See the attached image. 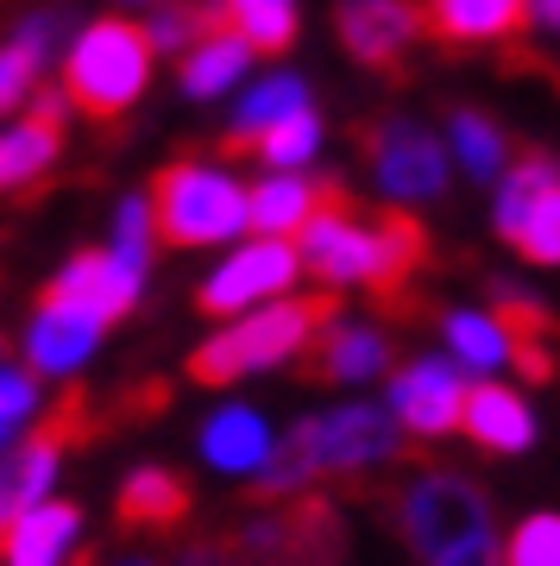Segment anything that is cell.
Instances as JSON below:
<instances>
[{"instance_id":"obj_1","label":"cell","mask_w":560,"mask_h":566,"mask_svg":"<svg viewBox=\"0 0 560 566\" xmlns=\"http://www.w3.org/2000/svg\"><path fill=\"white\" fill-rule=\"evenodd\" d=\"M290 252H297L302 277L321 283V296H334V290H372V296L391 303L403 283L422 271V259H428V233L403 208L360 214L346 196H334L290 240Z\"/></svg>"},{"instance_id":"obj_2","label":"cell","mask_w":560,"mask_h":566,"mask_svg":"<svg viewBox=\"0 0 560 566\" xmlns=\"http://www.w3.org/2000/svg\"><path fill=\"white\" fill-rule=\"evenodd\" d=\"M51 70H58V88L70 102V114L126 120L152 95L158 57H152V44H145L133 13H89V20L70 25V39H63Z\"/></svg>"},{"instance_id":"obj_3","label":"cell","mask_w":560,"mask_h":566,"mask_svg":"<svg viewBox=\"0 0 560 566\" xmlns=\"http://www.w3.org/2000/svg\"><path fill=\"white\" fill-rule=\"evenodd\" d=\"M384 460H403L397 422L372 403H341V409H328V416H309L283 447H271V460L252 479V497H290L309 479L365 472V465H384Z\"/></svg>"},{"instance_id":"obj_4","label":"cell","mask_w":560,"mask_h":566,"mask_svg":"<svg viewBox=\"0 0 560 566\" xmlns=\"http://www.w3.org/2000/svg\"><path fill=\"white\" fill-rule=\"evenodd\" d=\"M334 322V296H278V303L252 308V315H234V322L208 334V340L189 353V378L196 385H240L252 371H271L283 359H302L309 340Z\"/></svg>"},{"instance_id":"obj_5","label":"cell","mask_w":560,"mask_h":566,"mask_svg":"<svg viewBox=\"0 0 560 566\" xmlns=\"http://www.w3.org/2000/svg\"><path fill=\"white\" fill-rule=\"evenodd\" d=\"M152 240L201 252V245H240L246 233V177L227 158H177L164 164L152 189Z\"/></svg>"},{"instance_id":"obj_6","label":"cell","mask_w":560,"mask_h":566,"mask_svg":"<svg viewBox=\"0 0 560 566\" xmlns=\"http://www.w3.org/2000/svg\"><path fill=\"white\" fill-rule=\"evenodd\" d=\"M360 151H365V177L372 189L384 196V208H422L447 196V182H454V164H447V145L428 120L416 114H384L360 133Z\"/></svg>"},{"instance_id":"obj_7","label":"cell","mask_w":560,"mask_h":566,"mask_svg":"<svg viewBox=\"0 0 560 566\" xmlns=\"http://www.w3.org/2000/svg\"><path fill=\"white\" fill-rule=\"evenodd\" d=\"M491 227L529 264H560V164L554 151H517L491 182Z\"/></svg>"},{"instance_id":"obj_8","label":"cell","mask_w":560,"mask_h":566,"mask_svg":"<svg viewBox=\"0 0 560 566\" xmlns=\"http://www.w3.org/2000/svg\"><path fill=\"white\" fill-rule=\"evenodd\" d=\"M297 283H302V264L290 252V240H240L201 277L196 308L215 315V322H234V315H252V308L278 303V296H297Z\"/></svg>"},{"instance_id":"obj_9","label":"cell","mask_w":560,"mask_h":566,"mask_svg":"<svg viewBox=\"0 0 560 566\" xmlns=\"http://www.w3.org/2000/svg\"><path fill=\"white\" fill-rule=\"evenodd\" d=\"M234 554H240V566H334L346 554V528L334 516V504L297 497V504L271 510L259 523H246Z\"/></svg>"},{"instance_id":"obj_10","label":"cell","mask_w":560,"mask_h":566,"mask_svg":"<svg viewBox=\"0 0 560 566\" xmlns=\"http://www.w3.org/2000/svg\"><path fill=\"white\" fill-rule=\"evenodd\" d=\"M485 523H491V510H485L479 485H466L454 472H428L409 497H403V542L440 560V554H454V547L479 542Z\"/></svg>"},{"instance_id":"obj_11","label":"cell","mask_w":560,"mask_h":566,"mask_svg":"<svg viewBox=\"0 0 560 566\" xmlns=\"http://www.w3.org/2000/svg\"><path fill=\"white\" fill-rule=\"evenodd\" d=\"M145 290V271L139 264H126L121 252H107V245H89L76 259H63V271L44 283V296L63 308H82V315H95L101 327H114L121 315H133Z\"/></svg>"},{"instance_id":"obj_12","label":"cell","mask_w":560,"mask_h":566,"mask_svg":"<svg viewBox=\"0 0 560 566\" xmlns=\"http://www.w3.org/2000/svg\"><path fill=\"white\" fill-rule=\"evenodd\" d=\"M334 39L360 70H397L422 44L416 0H334Z\"/></svg>"},{"instance_id":"obj_13","label":"cell","mask_w":560,"mask_h":566,"mask_svg":"<svg viewBox=\"0 0 560 566\" xmlns=\"http://www.w3.org/2000/svg\"><path fill=\"white\" fill-rule=\"evenodd\" d=\"M460 397H466V378L454 365L416 359L391 378V409H384V416H391L409 441H440V434L460 428Z\"/></svg>"},{"instance_id":"obj_14","label":"cell","mask_w":560,"mask_h":566,"mask_svg":"<svg viewBox=\"0 0 560 566\" xmlns=\"http://www.w3.org/2000/svg\"><path fill=\"white\" fill-rule=\"evenodd\" d=\"M334 196L341 182L315 170H265L259 182H246V240H297Z\"/></svg>"},{"instance_id":"obj_15","label":"cell","mask_w":560,"mask_h":566,"mask_svg":"<svg viewBox=\"0 0 560 566\" xmlns=\"http://www.w3.org/2000/svg\"><path fill=\"white\" fill-rule=\"evenodd\" d=\"M101 334H107V327H101L95 315L39 296L32 327H25V371H32V378H70V371H82V365L95 359Z\"/></svg>"},{"instance_id":"obj_16","label":"cell","mask_w":560,"mask_h":566,"mask_svg":"<svg viewBox=\"0 0 560 566\" xmlns=\"http://www.w3.org/2000/svg\"><path fill=\"white\" fill-rule=\"evenodd\" d=\"M302 107H315V88H309L302 70H290V63L252 70L240 82V95H234V114H227V151H246L259 133H271L278 120H290Z\"/></svg>"},{"instance_id":"obj_17","label":"cell","mask_w":560,"mask_h":566,"mask_svg":"<svg viewBox=\"0 0 560 566\" xmlns=\"http://www.w3.org/2000/svg\"><path fill=\"white\" fill-rule=\"evenodd\" d=\"M422 39L460 44V51H491V44L522 39V0H416Z\"/></svg>"},{"instance_id":"obj_18","label":"cell","mask_w":560,"mask_h":566,"mask_svg":"<svg viewBox=\"0 0 560 566\" xmlns=\"http://www.w3.org/2000/svg\"><path fill=\"white\" fill-rule=\"evenodd\" d=\"M259 70V57L246 51L234 32H220V25H208L189 51L177 57V95L183 102H234L240 95V82Z\"/></svg>"},{"instance_id":"obj_19","label":"cell","mask_w":560,"mask_h":566,"mask_svg":"<svg viewBox=\"0 0 560 566\" xmlns=\"http://www.w3.org/2000/svg\"><path fill=\"white\" fill-rule=\"evenodd\" d=\"M302 359H309V378H321V385H365V378H378L384 365H391V340L372 322H341L334 315L309 340Z\"/></svg>"},{"instance_id":"obj_20","label":"cell","mask_w":560,"mask_h":566,"mask_svg":"<svg viewBox=\"0 0 560 566\" xmlns=\"http://www.w3.org/2000/svg\"><path fill=\"white\" fill-rule=\"evenodd\" d=\"M76 528H82L76 504H32L0 528V560L7 566H63L76 554Z\"/></svg>"},{"instance_id":"obj_21","label":"cell","mask_w":560,"mask_h":566,"mask_svg":"<svg viewBox=\"0 0 560 566\" xmlns=\"http://www.w3.org/2000/svg\"><path fill=\"white\" fill-rule=\"evenodd\" d=\"M208 13L252 57H290V44L302 39V0H208Z\"/></svg>"},{"instance_id":"obj_22","label":"cell","mask_w":560,"mask_h":566,"mask_svg":"<svg viewBox=\"0 0 560 566\" xmlns=\"http://www.w3.org/2000/svg\"><path fill=\"white\" fill-rule=\"evenodd\" d=\"M460 428L485 453H522V447L536 441V416H529V403L510 385H466Z\"/></svg>"},{"instance_id":"obj_23","label":"cell","mask_w":560,"mask_h":566,"mask_svg":"<svg viewBox=\"0 0 560 566\" xmlns=\"http://www.w3.org/2000/svg\"><path fill=\"white\" fill-rule=\"evenodd\" d=\"M440 145H447V164H454L460 177L485 182V189L504 177V164L517 158L510 133H504L485 107H454V114H447V126H440Z\"/></svg>"},{"instance_id":"obj_24","label":"cell","mask_w":560,"mask_h":566,"mask_svg":"<svg viewBox=\"0 0 560 566\" xmlns=\"http://www.w3.org/2000/svg\"><path fill=\"white\" fill-rule=\"evenodd\" d=\"M63 158V126L32 120V114H13L0 126V196H20L32 182H44Z\"/></svg>"},{"instance_id":"obj_25","label":"cell","mask_w":560,"mask_h":566,"mask_svg":"<svg viewBox=\"0 0 560 566\" xmlns=\"http://www.w3.org/2000/svg\"><path fill=\"white\" fill-rule=\"evenodd\" d=\"M201 460L220 472H259L271 460V428L259 409H220L208 434H201Z\"/></svg>"},{"instance_id":"obj_26","label":"cell","mask_w":560,"mask_h":566,"mask_svg":"<svg viewBox=\"0 0 560 566\" xmlns=\"http://www.w3.org/2000/svg\"><path fill=\"white\" fill-rule=\"evenodd\" d=\"M440 334H447L454 371H485L491 378L498 365H510V334H504V322L491 308H447Z\"/></svg>"},{"instance_id":"obj_27","label":"cell","mask_w":560,"mask_h":566,"mask_svg":"<svg viewBox=\"0 0 560 566\" xmlns=\"http://www.w3.org/2000/svg\"><path fill=\"white\" fill-rule=\"evenodd\" d=\"M189 516V491L177 485V472H164V465H145L133 472L121 491V523L126 528H177Z\"/></svg>"},{"instance_id":"obj_28","label":"cell","mask_w":560,"mask_h":566,"mask_svg":"<svg viewBox=\"0 0 560 566\" xmlns=\"http://www.w3.org/2000/svg\"><path fill=\"white\" fill-rule=\"evenodd\" d=\"M321 145H328V120H321L315 107H302V114L278 120L271 133H259L246 151H252L265 170H309V164L321 158Z\"/></svg>"},{"instance_id":"obj_29","label":"cell","mask_w":560,"mask_h":566,"mask_svg":"<svg viewBox=\"0 0 560 566\" xmlns=\"http://www.w3.org/2000/svg\"><path fill=\"white\" fill-rule=\"evenodd\" d=\"M215 25V13H208V0H152L139 13V32H145V44H152V57H183L189 44L201 39Z\"/></svg>"},{"instance_id":"obj_30","label":"cell","mask_w":560,"mask_h":566,"mask_svg":"<svg viewBox=\"0 0 560 566\" xmlns=\"http://www.w3.org/2000/svg\"><path fill=\"white\" fill-rule=\"evenodd\" d=\"M70 25H76V20H70L63 7H32V13L7 32V44H20L39 70H51V63H58V51H63V39H70Z\"/></svg>"},{"instance_id":"obj_31","label":"cell","mask_w":560,"mask_h":566,"mask_svg":"<svg viewBox=\"0 0 560 566\" xmlns=\"http://www.w3.org/2000/svg\"><path fill=\"white\" fill-rule=\"evenodd\" d=\"M152 208H145V196H121L114 202V240H107V252H121L126 264H139V271H152Z\"/></svg>"},{"instance_id":"obj_32","label":"cell","mask_w":560,"mask_h":566,"mask_svg":"<svg viewBox=\"0 0 560 566\" xmlns=\"http://www.w3.org/2000/svg\"><path fill=\"white\" fill-rule=\"evenodd\" d=\"M504 566H560V516H554V510L529 516V523L510 535V547H504Z\"/></svg>"},{"instance_id":"obj_33","label":"cell","mask_w":560,"mask_h":566,"mask_svg":"<svg viewBox=\"0 0 560 566\" xmlns=\"http://www.w3.org/2000/svg\"><path fill=\"white\" fill-rule=\"evenodd\" d=\"M39 82H44V70L25 57L20 44H0V114H25Z\"/></svg>"},{"instance_id":"obj_34","label":"cell","mask_w":560,"mask_h":566,"mask_svg":"<svg viewBox=\"0 0 560 566\" xmlns=\"http://www.w3.org/2000/svg\"><path fill=\"white\" fill-rule=\"evenodd\" d=\"M39 409V378L32 371H13V365H0V447L20 434V422Z\"/></svg>"},{"instance_id":"obj_35","label":"cell","mask_w":560,"mask_h":566,"mask_svg":"<svg viewBox=\"0 0 560 566\" xmlns=\"http://www.w3.org/2000/svg\"><path fill=\"white\" fill-rule=\"evenodd\" d=\"M522 32H529V39H554L560 32V0H522Z\"/></svg>"},{"instance_id":"obj_36","label":"cell","mask_w":560,"mask_h":566,"mask_svg":"<svg viewBox=\"0 0 560 566\" xmlns=\"http://www.w3.org/2000/svg\"><path fill=\"white\" fill-rule=\"evenodd\" d=\"M177 566H240V554H234V542H196Z\"/></svg>"},{"instance_id":"obj_37","label":"cell","mask_w":560,"mask_h":566,"mask_svg":"<svg viewBox=\"0 0 560 566\" xmlns=\"http://www.w3.org/2000/svg\"><path fill=\"white\" fill-rule=\"evenodd\" d=\"M435 566H498V554H491V535H479V542L454 547V554H440Z\"/></svg>"},{"instance_id":"obj_38","label":"cell","mask_w":560,"mask_h":566,"mask_svg":"<svg viewBox=\"0 0 560 566\" xmlns=\"http://www.w3.org/2000/svg\"><path fill=\"white\" fill-rule=\"evenodd\" d=\"M145 7H152V0H107V13H133V20H139Z\"/></svg>"},{"instance_id":"obj_39","label":"cell","mask_w":560,"mask_h":566,"mask_svg":"<svg viewBox=\"0 0 560 566\" xmlns=\"http://www.w3.org/2000/svg\"><path fill=\"white\" fill-rule=\"evenodd\" d=\"M126 566H145V560H126Z\"/></svg>"},{"instance_id":"obj_40","label":"cell","mask_w":560,"mask_h":566,"mask_svg":"<svg viewBox=\"0 0 560 566\" xmlns=\"http://www.w3.org/2000/svg\"><path fill=\"white\" fill-rule=\"evenodd\" d=\"M0 359H7V346H0Z\"/></svg>"}]
</instances>
